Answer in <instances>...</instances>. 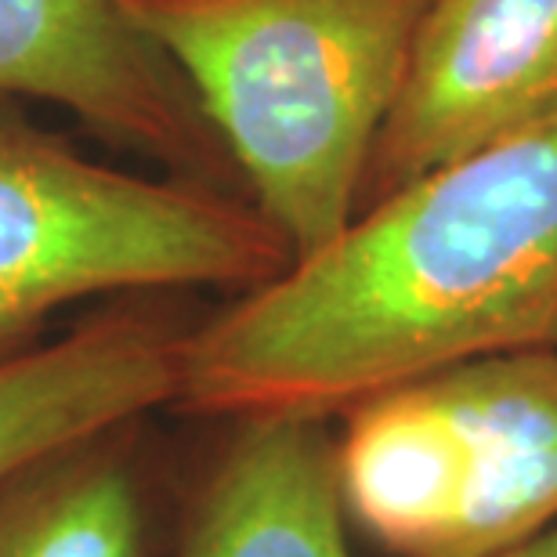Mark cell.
I'll return each mask as SVG.
<instances>
[{"label":"cell","instance_id":"cell-9","mask_svg":"<svg viewBox=\"0 0 557 557\" xmlns=\"http://www.w3.org/2000/svg\"><path fill=\"white\" fill-rule=\"evenodd\" d=\"M145 417L102 423L0 474V557H156L166 463Z\"/></svg>","mask_w":557,"mask_h":557},{"label":"cell","instance_id":"cell-8","mask_svg":"<svg viewBox=\"0 0 557 557\" xmlns=\"http://www.w3.org/2000/svg\"><path fill=\"white\" fill-rule=\"evenodd\" d=\"M193 326L138 294L0 366V474L102 423L174 409Z\"/></svg>","mask_w":557,"mask_h":557},{"label":"cell","instance_id":"cell-4","mask_svg":"<svg viewBox=\"0 0 557 557\" xmlns=\"http://www.w3.org/2000/svg\"><path fill=\"white\" fill-rule=\"evenodd\" d=\"M344 515L392 557H504L557 525V348L442 366L341 417Z\"/></svg>","mask_w":557,"mask_h":557},{"label":"cell","instance_id":"cell-1","mask_svg":"<svg viewBox=\"0 0 557 557\" xmlns=\"http://www.w3.org/2000/svg\"><path fill=\"white\" fill-rule=\"evenodd\" d=\"M557 348V113L359 210L185 341L174 409L341 420L442 366Z\"/></svg>","mask_w":557,"mask_h":557},{"label":"cell","instance_id":"cell-7","mask_svg":"<svg viewBox=\"0 0 557 557\" xmlns=\"http://www.w3.org/2000/svg\"><path fill=\"white\" fill-rule=\"evenodd\" d=\"M333 420L236 417L188 478L177 557H351Z\"/></svg>","mask_w":557,"mask_h":557},{"label":"cell","instance_id":"cell-5","mask_svg":"<svg viewBox=\"0 0 557 557\" xmlns=\"http://www.w3.org/2000/svg\"><path fill=\"white\" fill-rule=\"evenodd\" d=\"M557 113V0H428L359 210Z\"/></svg>","mask_w":557,"mask_h":557},{"label":"cell","instance_id":"cell-3","mask_svg":"<svg viewBox=\"0 0 557 557\" xmlns=\"http://www.w3.org/2000/svg\"><path fill=\"white\" fill-rule=\"evenodd\" d=\"M294 264L243 193L87 160L0 95V366L40 348L54 311L102 294L258 289Z\"/></svg>","mask_w":557,"mask_h":557},{"label":"cell","instance_id":"cell-6","mask_svg":"<svg viewBox=\"0 0 557 557\" xmlns=\"http://www.w3.org/2000/svg\"><path fill=\"white\" fill-rule=\"evenodd\" d=\"M0 95L62 106L120 149L232 193L225 145L124 0H0Z\"/></svg>","mask_w":557,"mask_h":557},{"label":"cell","instance_id":"cell-10","mask_svg":"<svg viewBox=\"0 0 557 557\" xmlns=\"http://www.w3.org/2000/svg\"><path fill=\"white\" fill-rule=\"evenodd\" d=\"M504 557H557V525L550 532H543V536H536L532 543H525V547L504 554Z\"/></svg>","mask_w":557,"mask_h":557},{"label":"cell","instance_id":"cell-2","mask_svg":"<svg viewBox=\"0 0 557 557\" xmlns=\"http://www.w3.org/2000/svg\"><path fill=\"white\" fill-rule=\"evenodd\" d=\"M294 261L359 214L428 0H124Z\"/></svg>","mask_w":557,"mask_h":557}]
</instances>
